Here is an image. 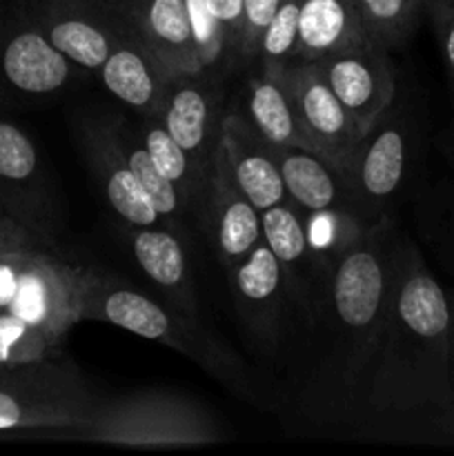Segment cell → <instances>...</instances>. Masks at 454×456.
<instances>
[{
  "mask_svg": "<svg viewBox=\"0 0 454 456\" xmlns=\"http://www.w3.org/2000/svg\"><path fill=\"white\" fill-rule=\"evenodd\" d=\"M138 40L167 67L174 78L203 71L185 0H132Z\"/></svg>",
  "mask_w": 454,
  "mask_h": 456,
  "instance_id": "2e32d148",
  "label": "cell"
},
{
  "mask_svg": "<svg viewBox=\"0 0 454 456\" xmlns=\"http://www.w3.org/2000/svg\"><path fill=\"white\" fill-rule=\"evenodd\" d=\"M454 387L452 307L414 248L394 249L390 303L368 370L374 412L441 410Z\"/></svg>",
  "mask_w": 454,
  "mask_h": 456,
  "instance_id": "6da1fadb",
  "label": "cell"
},
{
  "mask_svg": "<svg viewBox=\"0 0 454 456\" xmlns=\"http://www.w3.org/2000/svg\"><path fill=\"white\" fill-rule=\"evenodd\" d=\"M280 80L296 107L298 120L307 136L319 147L320 156L334 167H341L343 159L363 134L352 116L332 92L314 61H292L280 67Z\"/></svg>",
  "mask_w": 454,
  "mask_h": 456,
  "instance_id": "30bf717a",
  "label": "cell"
},
{
  "mask_svg": "<svg viewBox=\"0 0 454 456\" xmlns=\"http://www.w3.org/2000/svg\"><path fill=\"white\" fill-rule=\"evenodd\" d=\"M156 118L200 169L212 172L216 150H209V142L218 141L221 118L216 120V102L203 85L196 83V76H182L169 83Z\"/></svg>",
  "mask_w": 454,
  "mask_h": 456,
  "instance_id": "e0dca14e",
  "label": "cell"
},
{
  "mask_svg": "<svg viewBox=\"0 0 454 456\" xmlns=\"http://www.w3.org/2000/svg\"><path fill=\"white\" fill-rule=\"evenodd\" d=\"M0 212L47 243L49 200L38 150L7 118H0Z\"/></svg>",
  "mask_w": 454,
  "mask_h": 456,
  "instance_id": "8fae6325",
  "label": "cell"
},
{
  "mask_svg": "<svg viewBox=\"0 0 454 456\" xmlns=\"http://www.w3.org/2000/svg\"><path fill=\"white\" fill-rule=\"evenodd\" d=\"M450 307H452V356H454V298H450Z\"/></svg>",
  "mask_w": 454,
  "mask_h": 456,
  "instance_id": "74e56055",
  "label": "cell"
},
{
  "mask_svg": "<svg viewBox=\"0 0 454 456\" xmlns=\"http://www.w3.org/2000/svg\"><path fill=\"white\" fill-rule=\"evenodd\" d=\"M261 234L263 243L270 248V252L283 265L285 276H292L294 283H298L301 267L307 261H314L310 254V245H307L305 221H303L301 209L289 200L263 209Z\"/></svg>",
  "mask_w": 454,
  "mask_h": 456,
  "instance_id": "d4e9b609",
  "label": "cell"
},
{
  "mask_svg": "<svg viewBox=\"0 0 454 456\" xmlns=\"http://www.w3.org/2000/svg\"><path fill=\"white\" fill-rule=\"evenodd\" d=\"M314 62L361 134H368L390 111L394 74L383 47L363 43Z\"/></svg>",
  "mask_w": 454,
  "mask_h": 456,
  "instance_id": "ba28073f",
  "label": "cell"
},
{
  "mask_svg": "<svg viewBox=\"0 0 454 456\" xmlns=\"http://www.w3.org/2000/svg\"><path fill=\"white\" fill-rule=\"evenodd\" d=\"M426 13L434 27L445 69H448L450 80L454 85V0H430Z\"/></svg>",
  "mask_w": 454,
  "mask_h": 456,
  "instance_id": "d6a6232c",
  "label": "cell"
},
{
  "mask_svg": "<svg viewBox=\"0 0 454 456\" xmlns=\"http://www.w3.org/2000/svg\"><path fill=\"white\" fill-rule=\"evenodd\" d=\"M298 16H301V0H283L279 4L258 43L256 56L261 58L263 69L279 71L280 67L294 61L298 45Z\"/></svg>",
  "mask_w": 454,
  "mask_h": 456,
  "instance_id": "f546056e",
  "label": "cell"
},
{
  "mask_svg": "<svg viewBox=\"0 0 454 456\" xmlns=\"http://www.w3.org/2000/svg\"><path fill=\"white\" fill-rule=\"evenodd\" d=\"M267 150L279 165L288 190V200L301 212L341 209V212L356 214L345 178L329 160L298 147L267 145Z\"/></svg>",
  "mask_w": 454,
  "mask_h": 456,
  "instance_id": "d6986e66",
  "label": "cell"
},
{
  "mask_svg": "<svg viewBox=\"0 0 454 456\" xmlns=\"http://www.w3.org/2000/svg\"><path fill=\"white\" fill-rule=\"evenodd\" d=\"M231 274L234 301L245 323L265 341H274L279 334L280 303H283L285 272L279 258L265 243H258Z\"/></svg>",
  "mask_w": 454,
  "mask_h": 456,
  "instance_id": "ac0fdd59",
  "label": "cell"
},
{
  "mask_svg": "<svg viewBox=\"0 0 454 456\" xmlns=\"http://www.w3.org/2000/svg\"><path fill=\"white\" fill-rule=\"evenodd\" d=\"M83 321H105L142 338L174 347L221 379L239 374V365L203 330L191 325V316L174 314L154 298L92 270L83 294Z\"/></svg>",
  "mask_w": 454,
  "mask_h": 456,
  "instance_id": "277c9868",
  "label": "cell"
},
{
  "mask_svg": "<svg viewBox=\"0 0 454 456\" xmlns=\"http://www.w3.org/2000/svg\"><path fill=\"white\" fill-rule=\"evenodd\" d=\"M138 134H141L147 151L151 154L154 163L158 165L160 172L176 185L181 199L185 203L194 199L200 191V185L209 181V174L200 169L199 163L169 136V132L160 125L158 118L142 120Z\"/></svg>",
  "mask_w": 454,
  "mask_h": 456,
  "instance_id": "4316f807",
  "label": "cell"
},
{
  "mask_svg": "<svg viewBox=\"0 0 454 456\" xmlns=\"http://www.w3.org/2000/svg\"><path fill=\"white\" fill-rule=\"evenodd\" d=\"M187 16H190L191 34H194L196 49H199V58L203 69L216 65L221 61L223 52L230 47V38H227L225 27L221 25L214 12L209 9L207 0H185Z\"/></svg>",
  "mask_w": 454,
  "mask_h": 456,
  "instance_id": "4dcf8cb0",
  "label": "cell"
},
{
  "mask_svg": "<svg viewBox=\"0 0 454 456\" xmlns=\"http://www.w3.org/2000/svg\"><path fill=\"white\" fill-rule=\"evenodd\" d=\"M71 65L38 20H4L0 13V107L52 96L69 83Z\"/></svg>",
  "mask_w": 454,
  "mask_h": 456,
  "instance_id": "52a82bcc",
  "label": "cell"
},
{
  "mask_svg": "<svg viewBox=\"0 0 454 456\" xmlns=\"http://www.w3.org/2000/svg\"><path fill=\"white\" fill-rule=\"evenodd\" d=\"M280 3L283 0H245L243 29H240L239 40V52L243 56H256L263 31Z\"/></svg>",
  "mask_w": 454,
  "mask_h": 456,
  "instance_id": "1f68e13d",
  "label": "cell"
},
{
  "mask_svg": "<svg viewBox=\"0 0 454 456\" xmlns=\"http://www.w3.org/2000/svg\"><path fill=\"white\" fill-rule=\"evenodd\" d=\"M209 9L214 12V16L221 20V25L225 27L227 38H230V47L239 49L240 40V29H243V7L245 0H207Z\"/></svg>",
  "mask_w": 454,
  "mask_h": 456,
  "instance_id": "e575fe53",
  "label": "cell"
},
{
  "mask_svg": "<svg viewBox=\"0 0 454 456\" xmlns=\"http://www.w3.org/2000/svg\"><path fill=\"white\" fill-rule=\"evenodd\" d=\"M363 43L369 40L356 0H301L294 61H319Z\"/></svg>",
  "mask_w": 454,
  "mask_h": 456,
  "instance_id": "7402d4cb",
  "label": "cell"
},
{
  "mask_svg": "<svg viewBox=\"0 0 454 456\" xmlns=\"http://www.w3.org/2000/svg\"><path fill=\"white\" fill-rule=\"evenodd\" d=\"M132 252L141 270L160 288L181 314H196V294L185 249L172 230L160 225L134 227Z\"/></svg>",
  "mask_w": 454,
  "mask_h": 456,
  "instance_id": "44dd1931",
  "label": "cell"
},
{
  "mask_svg": "<svg viewBox=\"0 0 454 456\" xmlns=\"http://www.w3.org/2000/svg\"><path fill=\"white\" fill-rule=\"evenodd\" d=\"M392 272L394 252H387L381 239L369 230L336 256L332 265L329 301L343 341L350 350L347 377L352 386L368 374L377 352L390 303Z\"/></svg>",
  "mask_w": 454,
  "mask_h": 456,
  "instance_id": "7a4b0ae2",
  "label": "cell"
},
{
  "mask_svg": "<svg viewBox=\"0 0 454 456\" xmlns=\"http://www.w3.org/2000/svg\"><path fill=\"white\" fill-rule=\"evenodd\" d=\"M29 248H34V245H29ZM29 248L12 249V252H4L0 256V312L9 310L13 297H16L18 281H20V272Z\"/></svg>",
  "mask_w": 454,
  "mask_h": 456,
  "instance_id": "836d02e7",
  "label": "cell"
},
{
  "mask_svg": "<svg viewBox=\"0 0 454 456\" xmlns=\"http://www.w3.org/2000/svg\"><path fill=\"white\" fill-rule=\"evenodd\" d=\"M98 403L71 365L49 359L0 368V432L76 430L96 417Z\"/></svg>",
  "mask_w": 454,
  "mask_h": 456,
  "instance_id": "5b68a950",
  "label": "cell"
},
{
  "mask_svg": "<svg viewBox=\"0 0 454 456\" xmlns=\"http://www.w3.org/2000/svg\"><path fill=\"white\" fill-rule=\"evenodd\" d=\"M439 419L443 421V428L454 436V387H452V396H450V403L445 405L443 410L439 412Z\"/></svg>",
  "mask_w": 454,
  "mask_h": 456,
  "instance_id": "8d00e7d4",
  "label": "cell"
},
{
  "mask_svg": "<svg viewBox=\"0 0 454 456\" xmlns=\"http://www.w3.org/2000/svg\"><path fill=\"white\" fill-rule=\"evenodd\" d=\"M307 232L310 254L316 261H336L350 245H354L365 234V227L356 214L341 209H323V212H303Z\"/></svg>",
  "mask_w": 454,
  "mask_h": 456,
  "instance_id": "83f0119b",
  "label": "cell"
},
{
  "mask_svg": "<svg viewBox=\"0 0 454 456\" xmlns=\"http://www.w3.org/2000/svg\"><path fill=\"white\" fill-rule=\"evenodd\" d=\"M45 243L38 236L31 234L27 227H22L20 223L13 221L12 216H7L4 212H0V256L4 252H12V249L29 248V245Z\"/></svg>",
  "mask_w": 454,
  "mask_h": 456,
  "instance_id": "d590c367",
  "label": "cell"
},
{
  "mask_svg": "<svg viewBox=\"0 0 454 456\" xmlns=\"http://www.w3.org/2000/svg\"><path fill=\"white\" fill-rule=\"evenodd\" d=\"M216 154L225 163L240 194L258 212L272 205L288 203V190H285L274 156L270 154L265 142L249 129L243 116L236 111L221 118Z\"/></svg>",
  "mask_w": 454,
  "mask_h": 456,
  "instance_id": "7c38bea8",
  "label": "cell"
},
{
  "mask_svg": "<svg viewBox=\"0 0 454 456\" xmlns=\"http://www.w3.org/2000/svg\"><path fill=\"white\" fill-rule=\"evenodd\" d=\"M101 78L120 102L145 118H156L174 74L141 40H114L101 67Z\"/></svg>",
  "mask_w": 454,
  "mask_h": 456,
  "instance_id": "9a60e30c",
  "label": "cell"
},
{
  "mask_svg": "<svg viewBox=\"0 0 454 456\" xmlns=\"http://www.w3.org/2000/svg\"><path fill=\"white\" fill-rule=\"evenodd\" d=\"M40 29L74 65L101 71L114 47V34L74 0H49L38 16Z\"/></svg>",
  "mask_w": 454,
  "mask_h": 456,
  "instance_id": "603a6c76",
  "label": "cell"
},
{
  "mask_svg": "<svg viewBox=\"0 0 454 456\" xmlns=\"http://www.w3.org/2000/svg\"><path fill=\"white\" fill-rule=\"evenodd\" d=\"M89 270L56 256L45 243L29 248L7 312L47 334L61 346L65 334L83 321V294Z\"/></svg>",
  "mask_w": 454,
  "mask_h": 456,
  "instance_id": "8992f818",
  "label": "cell"
},
{
  "mask_svg": "<svg viewBox=\"0 0 454 456\" xmlns=\"http://www.w3.org/2000/svg\"><path fill=\"white\" fill-rule=\"evenodd\" d=\"M408 165V136L392 116H383L352 145L343 159L341 176L359 212L383 208L399 191Z\"/></svg>",
  "mask_w": 454,
  "mask_h": 456,
  "instance_id": "9c48e42d",
  "label": "cell"
},
{
  "mask_svg": "<svg viewBox=\"0 0 454 456\" xmlns=\"http://www.w3.org/2000/svg\"><path fill=\"white\" fill-rule=\"evenodd\" d=\"M58 435L125 448H185L221 439L205 410L167 392H138L116 403H101L92 423Z\"/></svg>",
  "mask_w": 454,
  "mask_h": 456,
  "instance_id": "3957f363",
  "label": "cell"
},
{
  "mask_svg": "<svg viewBox=\"0 0 454 456\" xmlns=\"http://www.w3.org/2000/svg\"><path fill=\"white\" fill-rule=\"evenodd\" d=\"M430 0H356L365 38L387 49L403 45L421 22Z\"/></svg>",
  "mask_w": 454,
  "mask_h": 456,
  "instance_id": "484cf974",
  "label": "cell"
},
{
  "mask_svg": "<svg viewBox=\"0 0 454 456\" xmlns=\"http://www.w3.org/2000/svg\"><path fill=\"white\" fill-rule=\"evenodd\" d=\"M207 194L209 230H212L214 245L223 265L234 270L263 240L261 212L240 194L216 151L209 172Z\"/></svg>",
  "mask_w": 454,
  "mask_h": 456,
  "instance_id": "5bb4252c",
  "label": "cell"
},
{
  "mask_svg": "<svg viewBox=\"0 0 454 456\" xmlns=\"http://www.w3.org/2000/svg\"><path fill=\"white\" fill-rule=\"evenodd\" d=\"M245 123L263 142L274 147H298L320 156L319 147L303 129L296 107L280 80V69H263L261 76L249 80L243 98ZM328 160V159H325Z\"/></svg>",
  "mask_w": 454,
  "mask_h": 456,
  "instance_id": "ffe728a7",
  "label": "cell"
},
{
  "mask_svg": "<svg viewBox=\"0 0 454 456\" xmlns=\"http://www.w3.org/2000/svg\"><path fill=\"white\" fill-rule=\"evenodd\" d=\"M58 343L12 312H0V368L34 363L53 356Z\"/></svg>",
  "mask_w": 454,
  "mask_h": 456,
  "instance_id": "f1b7e54d",
  "label": "cell"
},
{
  "mask_svg": "<svg viewBox=\"0 0 454 456\" xmlns=\"http://www.w3.org/2000/svg\"><path fill=\"white\" fill-rule=\"evenodd\" d=\"M83 145L87 160L101 181L109 208L132 227L163 225L150 196L125 160L111 120H83Z\"/></svg>",
  "mask_w": 454,
  "mask_h": 456,
  "instance_id": "4fadbf2b",
  "label": "cell"
},
{
  "mask_svg": "<svg viewBox=\"0 0 454 456\" xmlns=\"http://www.w3.org/2000/svg\"><path fill=\"white\" fill-rule=\"evenodd\" d=\"M111 127H114L116 138H118V145L123 150L125 160H127L129 169L134 172L136 181L141 183L142 191L150 196V200L154 203L156 212L160 214L163 223L178 221L182 214V205L185 200L178 194L176 185L165 176L158 169V165L154 163L151 154L147 151L145 142H142L141 134L132 127V125L123 123V120H111Z\"/></svg>",
  "mask_w": 454,
  "mask_h": 456,
  "instance_id": "cb8c5ba5",
  "label": "cell"
}]
</instances>
